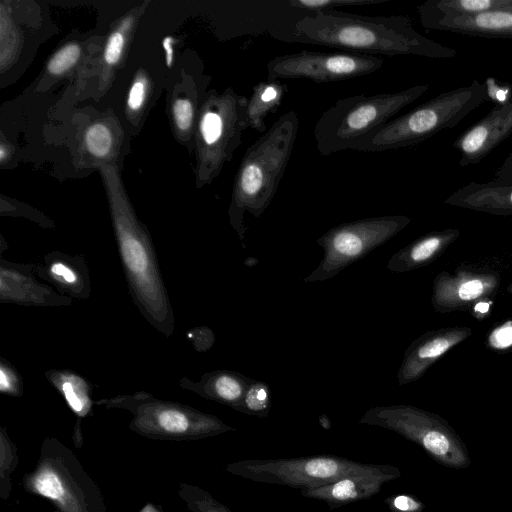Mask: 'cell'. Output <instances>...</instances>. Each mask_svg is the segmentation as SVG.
I'll list each match as a JSON object with an SVG mask.
<instances>
[{"instance_id":"cell-21","label":"cell","mask_w":512,"mask_h":512,"mask_svg":"<svg viewBox=\"0 0 512 512\" xmlns=\"http://www.w3.org/2000/svg\"><path fill=\"white\" fill-rule=\"evenodd\" d=\"M251 381L238 372L219 371L207 379L205 391L211 398L238 410Z\"/></svg>"},{"instance_id":"cell-39","label":"cell","mask_w":512,"mask_h":512,"mask_svg":"<svg viewBox=\"0 0 512 512\" xmlns=\"http://www.w3.org/2000/svg\"><path fill=\"white\" fill-rule=\"evenodd\" d=\"M9 149H8V146L6 147L5 143L2 142L1 145H0V160H1V163H4L5 161L8 160V157H9Z\"/></svg>"},{"instance_id":"cell-18","label":"cell","mask_w":512,"mask_h":512,"mask_svg":"<svg viewBox=\"0 0 512 512\" xmlns=\"http://www.w3.org/2000/svg\"><path fill=\"white\" fill-rule=\"evenodd\" d=\"M446 204L495 215L512 214V182H471L453 192Z\"/></svg>"},{"instance_id":"cell-40","label":"cell","mask_w":512,"mask_h":512,"mask_svg":"<svg viewBox=\"0 0 512 512\" xmlns=\"http://www.w3.org/2000/svg\"><path fill=\"white\" fill-rule=\"evenodd\" d=\"M141 512H160L153 504H147Z\"/></svg>"},{"instance_id":"cell-33","label":"cell","mask_w":512,"mask_h":512,"mask_svg":"<svg viewBox=\"0 0 512 512\" xmlns=\"http://www.w3.org/2000/svg\"><path fill=\"white\" fill-rule=\"evenodd\" d=\"M488 344L496 350L507 349L512 346V320L494 328L488 336Z\"/></svg>"},{"instance_id":"cell-13","label":"cell","mask_w":512,"mask_h":512,"mask_svg":"<svg viewBox=\"0 0 512 512\" xmlns=\"http://www.w3.org/2000/svg\"><path fill=\"white\" fill-rule=\"evenodd\" d=\"M512 133V99L495 105L489 113L470 126L454 141L460 153L459 165L480 162Z\"/></svg>"},{"instance_id":"cell-1","label":"cell","mask_w":512,"mask_h":512,"mask_svg":"<svg viewBox=\"0 0 512 512\" xmlns=\"http://www.w3.org/2000/svg\"><path fill=\"white\" fill-rule=\"evenodd\" d=\"M294 34L302 43L323 45L371 56L413 55L436 59L456 56L457 51L420 33L407 16H366L335 10L300 18Z\"/></svg>"},{"instance_id":"cell-35","label":"cell","mask_w":512,"mask_h":512,"mask_svg":"<svg viewBox=\"0 0 512 512\" xmlns=\"http://www.w3.org/2000/svg\"><path fill=\"white\" fill-rule=\"evenodd\" d=\"M495 180L512 182V153H510L495 172Z\"/></svg>"},{"instance_id":"cell-11","label":"cell","mask_w":512,"mask_h":512,"mask_svg":"<svg viewBox=\"0 0 512 512\" xmlns=\"http://www.w3.org/2000/svg\"><path fill=\"white\" fill-rule=\"evenodd\" d=\"M382 65L383 59L377 56L303 50L276 56L266 68L268 80L308 79L325 83L368 75Z\"/></svg>"},{"instance_id":"cell-29","label":"cell","mask_w":512,"mask_h":512,"mask_svg":"<svg viewBox=\"0 0 512 512\" xmlns=\"http://www.w3.org/2000/svg\"><path fill=\"white\" fill-rule=\"evenodd\" d=\"M172 118L179 134L189 135L195 120V108L188 98H177L172 103Z\"/></svg>"},{"instance_id":"cell-24","label":"cell","mask_w":512,"mask_h":512,"mask_svg":"<svg viewBox=\"0 0 512 512\" xmlns=\"http://www.w3.org/2000/svg\"><path fill=\"white\" fill-rule=\"evenodd\" d=\"M270 408V387L261 380L252 379L237 411L251 416L266 417Z\"/></svg>"},{"instance_id":"cell-17","label":"cell","mask_w":512,"mask_h":512,"mask_svg":"<svg viewBox=\"0 0 512 512\" xmlns=\"http://www.w3.org/2000/svg\"><path fill=\"white\" fill-rule=\"evenodd\" d=\"M497 287L498 278L493 274L468 271L440 274L434 281L432 303L437 310L458 309L490 295Z\"/></svg>"},{"instance_id":"cell-25","label":"cell","mask_w":512,"mask_h":512,"mask_svg":"<svg viewBox=\"0 0 512 512\" xmlns=\"http://www.w3.org/2000/svg\"><path fill=\"white\" fill-rule=\"evenodd\" d=\"M133 16L125 18L121 24L110 33L103 52L104 65L108 69L114 68L120 62L127 43V37L133 25Z\"/></svg>"},{"instance_id":"cell-31","label":"cell","mask_w":512,"mask_h":512,"mask_svg":"<svg viewBox=\"0 0 512 512\" xmlns=\"http://www.w3.org/2000/svg\"><path fill=\"white\" fill-rule=\"evenodd\" d=\"M148 95V80L143 73H139L131 84L127 97V108L130 113L142 110Z\"/></svg>"},{"instance_id":"cell-41","label":"cell","mask_w":512,"mask_h":512,"mask_svg":"<svg viewBox=\"0 0 512 512\" xmlns=\"http://www.w3.org/2000/svg\"><path fill=\"white\" fill-rule=\"evenodd\" d=\"M508 290L512 293V286Z\"/></svg>"},{"instance_id":"cell-28","label":"cell","mask_w":512,"mask_h":512,"mask_svg":"<svg viewBox=\"0 0 512 512\" xmlns=\"http://www.w3.org/2000/svg\"><path fill=\"white\" fill-rule=\"evenodd\" d=\"M387 1L389 0H291L288 3L295 8L319 12L333 10V8L380 4Z\"/></svg>"},{"instance_id":"cell-34","label":"cell","mask_w":512,"mask_h":512,"mask_svg":"<svg viewBox=\"0 0 512 512\" xmlns=\"http://www.w3.org/2000/svg\"><path fill=\"white\" fill-rule=\"evenodd\" d=\"M391 512H421L423 505L413 496L392 495L384 500Z\"/></svg>"},{"instance_id":"cell-38","label":"cell","mask_w":512,"mask_h":512,"mask_svg":"<svg viewBox=\"0 0 512 512\" xmlns=\"http://www.w3.org/2000/svg\"><path fill=\"white\" fill-rule=\"evenodd\" d=\"M0 388L2 391H10L12 389V378L3 368L0 371Z\"/></svg>"},{"instance_id":"cell-15","label":"cell","mask_w":512,"mask_h":512,"mask_svg":"<svg viewBox=\"0 0 512 512\" xmlns=\"http://www.w3.org/2000/svg\"><path fill=\"white\" fill-rule=\"evenodd\" d=\"M472 334L468 327H451L427 332L405 351L397 373L399 385L418 380L441 356Z\"/></svg>"},{"instance_id":"cell-20","label":"cell","mask_w":512,"mask_h":512,"mask_svg":"<svg viewBox=\"0 0 512 512\" xmlns=\"http://www.w3.org/2000/svg\"><path fill=\"white\" fill-rule=\"evenodd\" d=\"M286 92L287 85L279 80L267 79L256 84L247 103L249 128L264 132L265 118L269 113L277 110Z\"/></svg>"},{"instance_id":"cell-16","label":"cell","mask_w":512,"mask_h":512,"mask_svg":"<svg viewBox=\"0 0 512 512\" xmlns=\"http://www.w3.org/2000/svg\"><path fill=\"white\" fill-rule=\"evenodd\" d=\"M430 30L512 40V6L474 15L419 16Z\"/></svg>"},{"instance_id":"cell-4","label":"cell","mask_w":512,"mask_h":512,"mask_svg":"<svg viewBox=\"0 0 512 512\" xmlns=\"http://www.w3.org/2000/svg\"><path fill=\"white\" fill-rule=\"evenodd\" d=\"M22 482L25 491L47 499L57 512H107L98 485L76 454L56 438L43 441L34 468Z\"/></svg>"},{"instance_id":"cell-2","label":"cell","mask_w":512,"mask_h":512,"mask_svg":"<svg viewBox=\"0 0 512 512\" xmlns=\"http://www.w3.org/2000/svg\"><path fill=\"white\" fill-rule=\"evenodd\" d=\"M299 130V119L294 111L281 115L273 125L251 144L235 175L230 222L244 239V214L258 218L273 200L292 155Z\"/></svg>"},{"instance_id":"cell-32","label":"cell","mask_w":512,"mask_h":512,"mask_svg":"<svg viewBox=\"0 0 512 512\" xmlns=\"http://www.w3.org/2000/svg\"><path fill=\"white\" fill-rule=\"evenodd\" d=\"M62 392L71 409L83 414L87 407V398L75 381L66 379L61 385Z\"/></svg>"},{"instance_id":"cell-22","label":"cell","mask_w":512,"mask_h":512,"mask_svg":"<svg viewBox=\"0 0 512 512\" xmlns=\"http://www.w3.org/2000/svg\"><path fill=\"white\" fill-rule=\"evenodd\" d=\"M83 142L88 153L100 160L109 159L115 151L114 135L102 121L94 122L86 128Z\"/></svg>"},{"instance_id":"cell-23","label":"cell","mask_w":512,"mask_h":512,"mask_svg":"<svg viewBox=\"0 0 512 512\" xmlns=\"http://www.w3.org/2000/svg\"><path fill=\"white\" fill-rule=\"evenodd\" d=\"M178 496L191 512H233L208 491L195 485L180 483Z\"/></svg>"},{"instance_id":"cell-6","label":"cell","mask_w":512,"mask_h":512,"mask_svg":"<svg viewBox=\"0 0 512 512\" xmlns=\"http://www.w3.org/2000/svg\"><path fill=\"white\" fill-rule=\"evenodd\" d=\"M248 98L232 88L222 94L211 91L200 109L196 143L198 151V184L210 183L230 161L249 127Z\"/></svg>"},{"instance_id":"cell-26","label":"cell","mask_w":512,"mask_h":512,"mask_svg":"<svg viewBox=\"0 0 512 512\" xmlns=\"http://www.w3.org/2000/svg\"><path fill=\"white\" fill-rule=\"evenodd\" d=\"M18 465V454L15 444L5 432H1L0 440V496L7 499L11 491V474Z\"/></svg>"},{"instance_id":"cell-3","label":"cell","mask_w":512,"mask_h":512,"mask_svg":"<svg viewBox=\"0 0 512 512\" xmlns=\"http://www.w3.org/2000/svg\"><path fill=\"white\" fill-rule=\"evenodd\" d=\"M487 83L474 80L467 86L443 92L409 112L389 120L356 139L349 150L383 152L417 145L438 132L451 129L489 99Z\"/></svg>"},{"instance_id":"cell-10","label":"cell","mask_w":512,"mask_h":512,"mask_svg":"<svg viewBox=\"0 0 512 512\" xmlns=\"http://www.w3.org/2000/svg\"><path fill=\"white\" fill-rule=\"evenodd\" d=\"M100 172L109 198L111 211L120 243L122 257L134 278L138 290L152 305L161 300V292L156 281L154 268L147 253L143 237L133 216L129 201L116 166L99 163ZM162 299V298H161Z\"/></svg>"},{"instance_id":"cell-37","label":"cell","mask_w":512,"mask_h":512,"mask_svg":"<svg viewBox=\"0 0 512 512\" xmlns=\"http://www.w3.org/2000/svg\"><path fill=\"white\" fill-rule=\"evenodd\" d=\"M175 42L174 38L171 36H167L162 40V46L165 52V61L168 67H171L173 64L174 50L173 43Z\"/></svg>"},{"instance_id":"cell-8","label":"cell","mask_w":512,"mask_h":512,"mask_svg":"<svg viewBox=\"0 0 512 512\" xmlns=\"http://www.w3.org/2000/svg\"><path fill=\"white\" fill-rule=\"evenodd\" d=\"M359 423L391 430L418 444L439 463L462 468L469 464L465 446L439 416L405 405L376 406L367 410Z\"/></svg>"},{"instance_id":"cell-12","label":"cell","mask_w":512,"mask_h":512,"mask_svg":"<svg viewBox=\"0 0 512 512\" xmlns=\"http://www.w3.org/2000/svg\"><path fill=\"white\" fill-rule=\"evenodd\" d=\"M131 428L137 433L163 440H198L235 431L215 416L174 406L140 409Z\"/></svg>"},{"instance_id":"cell-9","label":"cell","mask_w":512,"mask_h":512,"mask_svg":"<svg viewBox=\"0 0 512 512\" xmlns=\"http://www.w3.org/2000/svg\"><path fill=\"white\" fill-rule=\"evenodd\" d=\"M411 219L405 215L369 217L346 222L329 229L317 239L324 256L305 282L325 281L383 245Z\"/></svg>"},{"instance_id":"cell-27","label":"cell","mask_w":512,"mask_h":512,"mask_svg":"<svg viewBox=\"0 0 512 512\" xmlns=\"http://www.w3.org/2000/svg\"><path fill=\"white\" fill-rule=\"evenodd\" d=\"M80 57L81 47L77 43H68L49 59L47 71L53 76L63 75L77 64Z\"/></svg>"},{"instance_id":"cell-30","label":"cell","mask_w":512,"mask_h":512,"mask_svg":"<svg viewBox=\"0 0 512 512\" xmlns=\"http://www.w3.org/2000/svg\"><path fill=\"white\" fill-rule=\"evenodd\" d=\"M1 34L7 35V40H1V43L7 41V45L1 48V52L7 49V53L1 57L2 69H4L6 62H10L17 52L19 38L11 18L9 15H5L3 9H1Z\"/></svg>"},{"instance_id":"cell-36","label":"cell","mask_w":512,"mask_h":512,"mask_svg":"<svg viewBox=\"0 0 512 512\" xmlns=\"http://www.w3.org/2000/svg\"><path fill=\"white\" fill-rule=\"evenodd\" d=\"M51 271L53 274L61 276L68 283H74L76 281L75 273L67 266L61 263L53 264L51 267Z\"/></svg>"},{"instance_id":"cell-7","label":"cell","mask_w":512,"mask_h":512,"mask_svg":"<svg viewBox=\"0 0 512 512\" xmlns=\"http://www.w3.org/2000/svg\"><path fill=\"white\" fill-rule=\"evenodd\" d=\"M380 464H367L335 455H313L276 459H247L226 465L230 474L261 483L310 489L342 477L366 473Z\"/></svg>"},{"instance_id":"cell-14","label":"cell","mask_w":512,"mask_h":512,"mask_svg":"<svg viewBox=\"0 0 512 512\" xmlns=\"http://www.w3.org/2000/svg\"><path fill=\"white\" fill-rule=\"evenodd\" d=\"M400 476L397 467L380 464L376 470L348 475L320 487L302 489L300 493L306 498L323 501L330 509H335L375 496L384 483Z\"/></svg>"},{"instance_id":"cell-19","label":"cell","mask_w":512,"mask_h":512,"mask_svg":"<svg viewBox=\"0 0 512 512\" xmlns=\"http://www.w3.org/2000/svg\"><path fill=\"white\" fill-rule=\"evenodd\" d=\"M458 234L459 231L455 229L427 234L394 253L387 263V268L398 273L424 266L457 238Z\"/></svg>"},{"instance_id":"cell-5","label":"cell","mask_w":512,"mask_h":512,"mask_svg":"<svg viewBox=\"0 0 512 512\" xmlns=\"http://www.w3.org/2000/svg\"><path fill=\"white\" fill-rule=\"evenodd\" d=\"M429 88L422 84L393 93L353 95L337 100L314 126L318 152L328 156L347 150L356 139L385 124Z\"/></svg>"}]
</instances>
